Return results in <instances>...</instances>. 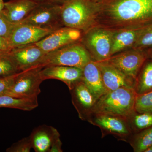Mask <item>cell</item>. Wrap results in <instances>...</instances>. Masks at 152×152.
<instances>
[{"label":"cell","instance_id":"cell-1","mask_svg":"<svg viewBox=\"0 0 152 152\" xmlns=\"http://www.w3.org/2000/svg\"><path fill=\"white\" fill-rule=\"evenodd\" d=\"M92 6L91 29L116 33L152 26V0H100Z\"/></svg>","mask_w":152,"mask_h":152},{"label":"cell","instance_id":"cell-13","mask_svg":"<svg viewBox=\"0 0 152 152\" xmlns=\"http://www.w3.org/2000/svg\"><path fill=\"white\" fill-rule=\"evenodd\" d=\"M70 91L72 102L79 118L83 121H87L92 113L96 99L82 81Z\"/></svg>","mask_w":152,"mask_h":152},{"label":"cell","instance_id":"cell-24","mask_svg":"<svg viewBox=\"0 0 152 152\" xmlns=\"http://www.w3.org/2000/svg\"><path fill=\"white\" fill-rule=\"evenodd\" d=\"M19 72L9 52L0 54V77L12 75Z\"/></svg>","mask_w":152,"mask_h":152},{"label":"cell","instance_id":"cell-34","mask_svg":"<svg viewBox=\"0 0 152 152\" xmlns=\"http://www.w3.org/2000/svg\"><path fill=\"white\" fill-rule=\"evenodd\" d=\"M5 2L3 0H0V15L2 13L3 10L4 8Z\"/></svg>","mask_w":152,"mask_h":152},{"label":"cell","instance_id":"cell-9","mask_svg":"<svg viewBox=\"0 0 152 152\" xmlns=\"http://www.w3.org/2000/svg\"><path fill=\"white\" fill-rule=\"evenodd\" d=\"M100 129L102 137L112 135L119 140L126 141L132 132L126 119L107 114L92 113L87 120Z\"/></svg>","mask_w":152,"mask_h":152},{"label":"cell","instance_id":"cell-17","mask_svg":"<svg viewBox=\"0 0 152 152\" xmlns=\"http://www.w3.org/2000/svg\"><path fill=\"white\" fill-rule=\"evenodd\" d=\"M37 4L32 0H10L5 3L2 15L12 23H18L29 15Z\"/></svg>","mask_w":152,"mask_h":152},{"label":"cell","instance_id":"cell-31","mask_svg":"<svg viewBox=\"0 0 152 152\" xmlns=\"http://www.w3.org/2000/svg\"><path fill=\"white\" fill-rule=\"evenodd\" d=\"M62 143L61 141L60 138L57 139L52 145L50 149V152H62Z\"/></svg>","mask_w":152,"mask_h":152},{"label":"cell","instance_id":"cell-23","mask_svg":"<svg viewBox=\"0 0 152 152\" xmlns=\"http://www.w3.org/2000/svg\"><path fill=\"white\" fill-rule=\"evenodd\" d=\"M132 134L152 126V113L134 111L127 118Z\"/></svg>","mask_w":152,"mask_h":152},{"label":"cell","instance_id":"cell-28","mask_svg":"<svg viewBox=\"0 0 152 152\" xmlns=\"http://www.w3.org/2000/svg\"><path fill=\"white\" fill-rule=\"evenodd\" d=\"M15 25L2 14L0 15V37L8 39Z\"/></svg>","mask_w":152,"mask_h":152},{"label":"cell","instance_id":"cell-19","mask_svg":"<svg viewBox=\"0 0 152 152\" xmlns=\"http://www.w3.org/2000/svg\"><path fill=\"white\" fill-rule=\"evenodd\" d=\"M148 28L124 30L114 33L110 56L128 48H132L142 33Z\"/></svg>","mask_w":152,"mask_h":152},{"label":"cell","instance_id":"cell-26","mask_svg":"<svg viewBox=\"0 0 152 152\" xmlns=\"http://www.w3.org/2000/svg\"><path fill=\"white\" fill-rule=\"evenodd\" d=\"M152 47V26L142 33L132 48L141 50H145Z\"/></svg>","mask_w":152,"mask_h":152},{"label":"cell","instance_id":"cell-35","mask_svg":"<svg viewBox=\"0 0 152 152\" xmlns=\"http://www.w3.org/2000/svg\"><path fill=\"white\" fill-rule=\"evenodd\" d=\"M145 152H152V145L150 147H149V148L145 151Z\"/></svg>","mask_w":152,"mask_h":152},{"label":"cell","instance_id":"cell-29","mask_svg":"<svg viewBox=\"0 0 152 152\" xmlns=\"http://www.w3.org/2000/svg\"><path fill=\"white\" fill-rule=\"evenodd\" d=\"M18 73L12 75L0 77V95L4 94L15 81Z\"/></svg>","mask_w":152,"mask_h":152},{"label":"cell","instance_id":"cell-20","mask_svg":"<svg viewBox=\"0 0 152 152\" xmlns=\"http://www.w3.org/2000/svg\"><path fill=\"white\" fill-rule=\"evenodd\" d=\"M134 90L137 95L152 90V59H147L136 79Z\"/></svg>","mask_w":152,"mask_h":152},{"label":"cell","instance_id":"cell-10","mask_svg":"<svg viewBox=\"0 0 152 152\" xmlns=\"http://www.w3.org/2000/svg\"><path fill=\"white\" fill-rule=\"evenodd\" d=\"M9 53L19 72H21L41 66L47 53L35 44H32L13 48Z\"/></svg>","mask_w":152,"mask_h":152},{"label":"cell","instance_id":"cell-11","mask_svg":"<svg viewBox=\"0 0 152 152\" xmlns=\"http://www.w3.org/2000/svg\"><path fill=\"white\" fill-rule=\"evenodd\" d=\"M82 37L83 32L80 30L64 26L54 31L35 44L48 53L78 42Z\"/></svg>","mask_w":152,"mask_h":152},{"label":"cell","instance_id":"cell-32","mask_svg":"<svg viewBox=\"0 0 152 152\" xmlns=\"http://www.w3.org/2000/svg\"><path fill=\"white\" fill-rule=\"evenodd\" d=\"M37 4H44V3H52L62 5L65 1L66 0H32Z\"/></svg>","mask_w":152,"mask_h":152},{"label":"cell","instance_id":"cell-12","mask_svg":"<svg viewBox=\"0 0 152 152\" xmlns=\"http://www.w3.org/2000/svg\"><path fill=\"white\" fill-rule=\"evenodd\" d=\"M53 32V31L31 25L17 23L14 26L7 39L11 48H13L25 45L36 43Z\"/></svg>","mask_w":152,"mask_h":152},{"label":"cell","instance_id":"cell-21","mask_svg":"<svg viewBox=\"0 0 152 152\" xmlns=\"http://www.w3.org/2000/svg\"><path fill=\"white\" fill-rule=\"evenodd\" d=\"M38 106V99H19L8 95H0V108H8L30 111L36 108Z\"/></svg>","mask_w":152,"mask_h":152},{"label":"cell","instance_id":"cell-14","mask_svg":"<svg viewBox=\"0 0 152 152\" xmlns=\"http://www.w3.org/2000/svg\"><path fill=\"white\" fill-rule=\"evenodd\" d=\"M43 80L56 79L64 82L71 90L78 83L81 81L83 69L64 66H47L41 70Z\"/></svg>","mask_w":152,"mask_h":152},{"label":"cell","instance_id":"cell-15","mask_svg":"<svg viewBox=\"0 0 152 152\" xmlns=\"http://www.w3.org/2000/svg\"><path fill=\"white\" fill-rule=\"evenodd\" d=\"M95 62L100 71L107 92L122 88L134 89L135 80L111 66L102 62Z\"/></svg>","mask_w":152,"mask_h":152},{"label":"cell","instance_id":"cell-27","mask_svg":"<svg viewBox=\"0 0 152 152\" xmlns=\"http://www.w3.org/2000/svg\"><path fill=\"white\" fill-rule=\"evenodd\" d=\"M32 149L30 137H26L13 144L6 150L7 152H29Z\"/></svg>","mask_w":152,"mask_h":152},{"label":"cell","instance_id":"cell-5","mask_svg":"<svg viewBox=\"0 0 152 152\" xmlns=\"http://www.w3.org/2000/svg\"><path fill=\"white\" fill-rule=\"evenodd\" d=\"M42 67L32 68L18 73L15 81L5 94L19 99H38L43 80L40 72Z\"/></svg>","mask_w":152,"mask_h":152},{"label":"cell","instance_id":"cell-3","mask_svg":"<svg viewBox=\"0 0 152 152\" xmlns=\"http://www.w3.org/2000/svg\"><path fill=\"white\" fill-rule=\"evenodd\" d=\"M92 59L89 52L81 43L69 44L48 53L41 66H64L83 69Z\"/></svg>","mask_w":152,"mask_h":152},{"label":"cell","instance_id":"cell-33","mask_svg":"<svg viewBox=\"0 0 152 152\" xmlns=\"http://www.w3.org/2000/svg\"><path fill=\"white\" fill-rule=\"evenodd\" d=\"M147 54L148 59H152V47L145 50Z\"/></svg>","mask_w":152,"mask_h":152},{"label":"cell","instance_id":"cell-2","mask_svg":"<svg viewBox=\"0 0 152 152\" xmlns=\"http://www.w3.org/2000/svg\"><path fill=\"white\" fill-rule=\"evenodd\" d=\"M136 96L134 89L129 88L107 92L97 100L92 114H107L127 119L135 111Z\"/></svg>","mask_w":152,"mask_h":152},{"label":"cell","instance_id":"cell-22","mask_svg":"<svg viewBox=\"0 0 152 152\" xmlns=\"http://www.w3.org/2000/svg\"><path fill=\"white\" fill-rule=\"evenodd\" d=\"M129 143L134 152H145L152 145V126L132 134Z\"/></svg>","mask_w":152,"mask_h":152},{"label":"cell","instance_id":"cell-6","mask_svg":"<svg viewBox=\"0 0 152 152\" xmlns=\"http://www.w3.org/2000/svg\"><path fill=\"white\" fill-rule=\"evenodd\" d=\"M61 5L52 3L37 4L28 16L18 23L54 31L64 27L62 20Z\"/></svg>","mask_w":152,"mask_h":152},{"label":"cell","instance_id":"cell-8","mask_svg":"<svg viewBox=\"0 0 152 152\" xmlns=\"http://www.w3.org/2000/svg\"><path fill=\"white\" fill-rule=\"evenodd\" d=\"M147 59L148 57L145 50L132 49L120 52L99 62L116 68L136 81L140 70Z\"/></svg>","mask_w":152,"mask_h":152},{"label":"cell","instance_id":"cell-30","mask_svg":"<svg viewBox=\"0 0 152 152\" xmlns=\"http://www.w3.org/2000/svg\"><path fill=\"white\" fill-rule=\"evenodd\" d=\"M12 49L7 39L0 37V54L8 53Z\"/></svg>","mask_w":152,"mask_h":152},{"label":"cell","instance_id":"cell-4","mask_svg":"<svg viewBox=\"0 0 152 152\" xmlns=\"http://www.w3.org/2000/svg\"><path fill=\"white\" fill-rule=\"evenodd\" d=\"M61 18L64 26L86 32L92 24L91 2L89 0H66L61 5Z\"/></svg>","mask_w":152,"mask_h":152},{"label":"cell","instance_id":"cell-25","mask_svg":"<svg viewBox=\"0 0 152 152\" xmlns=\"http://www.w3.org/2000/svg\"><path fill=\"white\" fill-rule=\"evenodd\" d=\"M135 110L139 113H152V90L136 96Z\"/></svg>","mask_w":152,"mask_h":152},{"label":"cell","instance_id":"cell-7","mask_svg":"<svg viewBox=\"0 0 152 152\" xmlns=\"http://www.w3.org/2000/svg\"><path fill=\"white\" fill-rule=\"evenodd\" d=\"M84 33L82 44L89 53L92 60L101 61L110 57L114 33L95 28Z\"/></svg>","mask_w":152,"mask_h":152},{"label":"cell","instance_id":"cell-16","mask_svg":"<svg viewBox=\"0 0 152 152\" xmlns=\"http://www.w3.org/2000/svg\"><path fill=\"white\" fill-rule=\"evenodd\" d=\"M30 137L35 151L50 152L52 145L60 138V134L53 127L43 125L34 129Z\"/></svg>","mask_w":152,"mask_h":152},{"label":"cell","instance_id":"cell-18","mask_svg":"<svg viewBox=\"0 0 152 152\" xmlns=\"http://www.w3.org/2000/svg\"><path fill=\"white\" fill-rule=\"evenodd\" d=\"M83 69L82 81L97 100L107 92L103 82L100 71L96 63L92 60Z\"/></svg>","mask_w":152,"mask_h":152}]
</instances>
